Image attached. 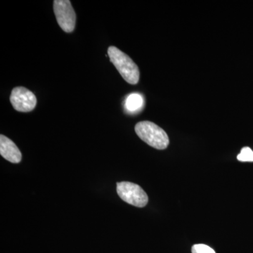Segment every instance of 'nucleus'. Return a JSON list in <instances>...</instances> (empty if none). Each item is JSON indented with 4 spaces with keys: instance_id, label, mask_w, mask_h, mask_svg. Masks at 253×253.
Listing matches in <instances>:
<instances>
[{
    "instance_id": "obj_1",
    "label": "nucleus",
    "mask_w": 253,
    "mask_h": 253,
    "mask_svg": "<svg viewBox=\"0 0 253 253\" xmlns=\"http://www.w3.org/2000/svg\"><path fill=\"white\" fill-rule=\"evenodd\" d=\"M108 56L126 83L131 84L139 83L140 76L139 68L128 55L116 46H111L108 49Z\"/></svg>"
},
{
    "instance_id": "obj_2",
    "label": "nucleus",
    "mask_w": 253,
    "mask_h": 253,
    "mask_svg": "<svg viewBox=\"0 0 253 253\" xmlns=\"http://www.w3.org/2000/svg\"><path fill=\"white\" fill-rule=\"evenodd\" d=\"M135 131L138 136L155 149H166L169 140L167 133L157 125L150 121H141L136 125Z\"/></svg>"
},
{
    "instance_id": "obj_3",
    "label": "nucleus",
    "mask_w": 253,
    "mask_h": 253,
    "mask_svg": "<svg viewBox=\"0 0 253 253\" xmlns=\"http://www.w3.org/2000/svg\"><path fill=\"white\" fill-rule=\"evenodd\" d=\"M117 193L123 201L135 207L144 208L149 201L144 189L134 183L128 181L118 183Z\"/></svg>"
},
{
    "instance_id": "obj_4",
    "label": "nucleus",
    "mask_w": 253,
    "mask_h": 253,
    "mask_svg": "<svg viewBox=\"0 0 253 253\" xmlns=\"http://www.w3.org/2000/svg\"><path fill=\"white\" fill-rule=\"evenodd\" d=\"M54 11L60 27L66 33H72L76 27V14L69 0H55Z\"/></svg>"
},
{
    "instance_id": "obj_5",
    "label": "nucleus",
    "mask_w": 253,
    "mask_h": 253,
    "mask_svg": "<svg viewBox=\"0 0 253 253\" xmlns=\"http://www.w3.org/2000/svg\"><path fill=\"white\" fill-rule=\"evenodd\" d=\"M10 102L16 111L23 113L31 112L36 108L37 98L36 95L27 88L16 86L11 91Z\"/></svg>"
},
{
    "instance_id": "obj_6",
    "label": "nucleus",
    "mask_w": 253,
    "mask_h": 253,
    "mask_svg": "<svg viewBox=\"0 0 253 253\" xmlns=\"http://www.w3.org/2000/svg\"><path fill=\"white\" fill-rule=\"evenodd\" d=\"M0 154L6 161L12 163L21 162L22 155L17 146L6 136H0Z\"/></svg>"
},
{
    "instance_id": "obj_7",
    "label": "nucleus",
    "mask_w": 253,
    "mask_h": 253,
    "mask_svg": "<svg viewBox=\"0 0 253 253\" xmlns=\"http://www.w3.org/2000/svg\"><path fill=\"white\" fill-rule=\"evenodd\" d=\"M125 106L128 112L131 113L138 112L142 109L144 106V98L141 94H136V93L129 94L126 97Z\"/></svg>"
},
{
    "instance_id": "obj_8",
    "label": "nucleus",
    "mask_w": 253,
    "mask_h": 253,
    "mask_svg": "<svg viewBox=\"0 0 253 253\" xmlns=\"http://www.w3.org/2000/svg\"><path fill=\"white\" fill-rule=\"evenodd\" d=\"M237 159L241 162H253V151L251 148L244 147L237 156Z\"/></svg>"
},
{
    "instance_id": "obj_9",
    "label": "nucleus",
    "mask_w": 253,
    "mask_h": 253,
    "mask_svg": "<svg viewBox=\"0 0 253 253\" xmlns=\"http://www.w3.org/2000/svg\"><path fill=\"white\" fill-rule=\"evenodd\" d=\"M191 252L192 253H216L212 248L205 244L194 245L191 249Z\"/></svg>"
}]
</instances>
